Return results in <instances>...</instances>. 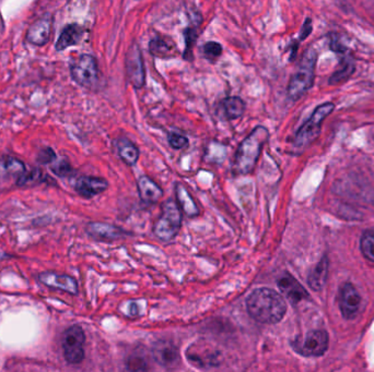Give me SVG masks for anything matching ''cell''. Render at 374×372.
<instances>
[{
  "instance_id": "cell-1",
  "label": "cell",
  "mask_w": 374,
  "mask_h": 372,
  "mask_svg": "<svg viewBox=\"0 0 374 372\" xmlns=\"http://www.w3.org/2000/svg\"><path fill=\"white\" fill-rule=\"evenodd\" d=\"M250 316L263 325H276L286 316L287 303L283 296L272 288H257L246 299Z\"/></svg>"
},
{
  "instance_id": "cell-2",
  "label": "cell",
  "mask_w": 374,
  "mask_h": 372,
  "mask_svg": "<svg viewBox=\"0 0 374 372\" xmlns=\"http://www.w3.org/2000/svg\"><path fill=\"white\" fill-rule=\"evenodd\" d=\"M267 128L258 126L244 139L235 154L233 172L238 175H249L254 172L263 146L267 142Z\"/></svg>"
},
{
  "instance_id": "cell-3",
  "label": "cell",
  "mask_w": 374,
  "mask_h": 372,
  "mask_svg": "<svg viewBox=\"0 0 374 372\" xmlns=\"http://www.w3.org/2000/svg\"><path fill=\"white\" fill-rule=\"evenodd\" d=\"M318 53L314 48H307L297 70L288 84V96L294 101L301 99L312 88L316 77Z\"/></svg>"
},
{
  "instance_id": "cell-4",
  "label": "cell",
  "mask_w": 374,
  "mask_h": 372,
  "mask_svg": "<svg viewBox=\"0 0 374 372\" xmlns=\"http://www.w3.org/2000/svg\"><path fill=\"white\" fill-rule=\"evenodd\" d=\"M182 225V213L173 200H168L162 205L160 218L153 226V234L162 242H171Z\"/></svg>"
},
{
  "instance_id": "cell-5",
  "label": "cell",
  "mask_w": 374,
  "mask_h": 372,
  "mask_svg": "<svg viewBox=\"0 0 374 372\" xmlns=\"http://www.w3.org/2000/svg\"><path fill=\"white\" fill-rule=\"evenodd\" d=\"M335 105L333 103L322 104L316 107V111L311 115V117L299 128V130L294 137V144L297 146H307L316 141L320 136L322 124L327 119V116L334 111Z\"/></svg>"
},
{
  "instance_id": "cell-6",
  "label": "cell",
  "mask_w": 374,
  "mask_h": 372,
  "mask_svg": "<svg viewBox=\"0 0 374 372\" xmlns=\"http://www.w3.org/2000/svg\"><path fill=\"white\" fill-rule=\"evenodd\" d=\"M70 75L72 80L82 88H96L100 80V70L98 62L91 55L82 54L70 65Z\"/></svg>"
},
{
  "instance_id": "cell-7",
  "label": "cell",
  "mask_w": 374,
  "mask_h": 372,
  "mask_svg": "<svg viewBox=\"0 0 374 372\" xmlns=\"http://www.w3.org/2000/svg\"><path fill=\"white\" fill-rule=\"evenodd\" d=\"M221 357V351L206 340H198L192 343L186 351L187 360L199 369L219 367Z\"/></svg>"
},
{
  "instance_id": "cell-8",
  "label": "cell",
  "mask_w": 374,
  "mask_h": 372,
  "mask_svg": "<svg viewBox=\"0 0 374 372\" xmlns=\"http://www.w3.org/2000/svg\"><path fill=\"white\" fill-rule=\"evenodd\" d=\"M86 334L82 327L72 325L63 333L62 347L65 360L69 364H79L85 359Z\"/></svg>"
},
{
  "instance_id": "cell-9",
  "label": "cell",
  "mask_w": 374,
  "mask_h": 372,
  "mask_svg": "<svg viewBox=\"0 0 374 372\" xmlns=\"http://www.w3.org/2000/svg\"><path fill=\"white\" fill-rule=\"evenodd\" d=\"M329 334L323 330L310 331L303 338L292 342V347L300 355L307 357L322 356L329 349Z\"/></svg>"
},
{
  "instance_id": "cell-10",
  "label": "cell",
  "mask_w": 374,
  "mask_h": 372,
  "mask_svg": "<svg viewBox=\"0 0 374 372\" xmlns=\"http://www.w3.org/2000/svg\"><path fill=\"white\" fill-rule=\"evenodd\" d=\"M126 77L135 89L140 90L146 81L144 59L140 46L133 44L126 54Z\"/></svg>"
},
{
  "instance_id": "cell-11",
  "label": "cell",
  "mask_w": 374,
  "mask_h": 372,
  "mask_svg": "<svg viewBox=\"0 0 374 372\" xmlns=\"http://www.w3.org/2000/svg\"><path fill=\"white\" fill-rule=\"evenodd\" d=\"M361 303L362 299L355 286L351 283L342 285L340 292V309L342 316L347 320L355 319L360 312Z\"/></svg>"
},
{
  "instance_id": "cell-12",
  "label": "cell",
  "mask_w": 374,
  "mask_h": 372,
  "mask_svg": "<svg viewBox=\"0 0 374 372\" xmlns=\"http://www.w3.org/2000/svg\"><path fill=\"white\" fill-rule=\"evenodd\" d=\"M153 359L157 364L164 368H174L179 362V351L172 340H159L153 344Z\"/></svg>"
},
{
  "instance_id": "cell-13",
  "label": "cell",
  "mask_w": 374,
  "mask_h": 372,
  "mask_svg": "<svg viewBox=\"0 0 374 372\" xmlns=\"http://www.w3.org/2000/svg\"><path fill=\"white\" fill-rule=\"evenodd\" d=\"M38 281L45 285L46 288L63 290V292H68L70 295H77L79 292L77 281L66 274L43 272V273L38 274Z\"/></svg>"
},
{
  "instance_id": "cell-14",
  "label": "cell",
  "mask_w": 374,
  "mask_h": 372,
  "mask_svg": "<svg viewBox=\"0 0 374 372\" xmlns=\"http://www.w3.org/2000/svg\"><path fill=\"white\" fill-rule=\"evenodd\" d=\"M87 234L94 238V240L99 242H116L120 240L127 235V231L120 229L118 226H114L112 224L99 223L94 222L89 223L86 227Z\"/></svg>"
},
{
  "instance_id": "cell-15",
  "label": "cell",
  "mask_w": 374,
  "mask_h": 372,
  "mask_svg": "<svg viewBox=\"0 0 374 372\" xmlns=\"http://www.w3.org/2000/svg\"><path fill=\"white\" fill-rule=\"evenodd\" d=\"M277 284H278L280 292L294 305H297L309 298L307 292L302 285L300 284L297 279L289 273L283 274L277 281Z\"/></svg>"
},
{
  "instance_id": "cell-16",
  "label": "cell",
  "mask_w": 374,
  "mask_h": 372,
  "mask_svg": "<svg viewBox=\"0 0 374 372\" xmlns=\"http://www.w3.org/2000/svg\"><path fill=\"white\" fill-rule=\"evenodd\" d=\"M109 183L104 178L94 176H81L76 181L75 190L79 196L86 199L96 197L107 190Z\"/></svg>"
},
{
  "instance_id": "cell-17",
  "label": "cell",
  "mask_w": 374,
  "mask_h": 372,
  "mask_svg": "<svg viewBox=\"0 0 374 372\" xmlns=\"http://www.w3.org/2000/svg\"><path fill=\"white\" fill-rule=\"evenodd\" d=\"M52 32V20L42 18L35 21L28 30L27 42L36 46H44L50 40Z\"/></svg>"
},
{
  "instance_id": "cell-18",
  "label": "cell",
  "mask_w": 374,
  "mask_h": 372,
  "mask_svg": "<svg viewBox=\"0 0 374 372\" xmlns=\"http://www.w3.org/2000/svg\"><path fill=\"white\" fill-rule=\"evenodd\" d=\"M137 187L140 199L148 205L159 202L164 196V191L160 186L148 176H142L137 181Z\"/></svg>"
},
{
  "instance_id": "cell-19",
  "label": "cell",
  "mask_w": 374,
  "mask_h": 372,
  "mask_svg": "<svg viewBox=\"0 0 374 372\" xmlns=\"http://www.w3.org/2000/svg\"><path fill=\"white\" fill-rule=\"evenodd\" d=\"M27 172L24 163L10 155L0 156V179H18Z\"/></svg>"
},
{
  "instance_id": "cell-20",
  "label": "cell",
  "mask_w": 374,
  "mask_h": 372,
  "mask_svg": "<svg viewBox=\"0 0 374 372\" xmlns=\"http://www.w3.org/2000/svg\"><path fill=\"white\" fill-rule=\"evenodd\" d=\"M83 33H85V30L79 24L72 23L65 27L63 32L59 35L56 45H55L56 51H65L70 46L77 45L78 43L82 40Z\"/></svg>"
},
{
  "instance_id": "cell-21",
  "label": "cell",
  "mask_w": 374,
  "mask_h": 372,
  "mask_svg": "<svg viewBox=\"0 0 374 372\" xmlns=\"http://www.w3.org/2000/svg\"><path fill=\"white\" fill-rule=\"evenodd\" d=\"M177 199L179 209L186 214L188 218H194L199 214L197 205L192 199V194L183 186L182 184L177 185Z\"/></svg>"
},
{
  "instance_id": "cell-22",
  "label": "cell",
  "mask_w": 374,
  "mask_h": 372,
  "mask_svg": "<svg viewBox=\"0 0 374 372\" xmlns=\"http://www.w3.org/2000/svg\"><path fill=\"white\" fill-rule=\"evenodd\" d=\"M329 271V261L327 258L322 259L320 264H316V268L310 272L307 277V283L310 288L314 290H321L325 285Z\"/></svg>"
},
{
  "instance_id": "cell-23",
  "label": "cell",
  "mask_w": 374,
  "mask_h": 372,
  "mask_svg": "<svg viewBox=\"0 0 374 372\" xmlns=\"http://www.w3.org/2000/svg\"><path fill=\"white\" fill-rule=\"evenodd\" d=\"M221 107L223 115L229 120L238 119L245 112V103L239 96H230L223 100Z\"/></svg>"
},
{
  "instance_id": "cell-24",
  "label": "cell",
  "mask_w": 374,
  "mask_h": 372,
  "mask_svg": "<svg viewBox=\"0 0 374 372\" xmlns=\"http://www.w3.org/2000/svg\"><path fill=\"white\" fill-rule=\"evenodd\" d=\"M118 151L120 159L127 165H135L140 159V150L127 139L118 140Z\"/></svg>"
},
{
  "instance_id": "cell-25",
  "label": "cell",
  "mask_w": 374,
  "mask_h": 372,
  "mask_svg": "<svg viewBox=\"0 0 374 372\" xmlns=\"http://www.w3.org/2000/svg\"><path fill=\"white\" fill-rule=\"evenodd\" d=\"M355 64L351 59H344L342 66L340 69L335 72L334 75H331L329 79V83L333 85L340 84V83L345 82L349 78L353 75L355 72Z\"/></svg>"
},
{
  "instance_id": "cell-26",
  "label": "cell",
  "mask_w": 374,
  "mask_h": 372,
  "mask_svg": "<svg viewBox=\"0 0 374 372\" xmlns=\"http://www.w3.org/2000/svg\"><path fill=\"white\" fill-rule=\"evenodd\" d=\"M149 51L151 55L158 58L170 57L172 53V46L162 38H157L151 40L149 44Z\"/></svg>"
},
{
  "instance_id": "cell-27",
  "label": "cell",
  "mask_w": 374,
  "mask_h": 372,
  "mask_svg": "<svg viewBox=\"0 0 374 372\" xmlns=\"http://www.w3.org/2000/svg\"><path fill=\"white\" fill-rule=\"evenodd\" d=\"M361 253L366 260L374 262V231H366L360 240Z\"/></svg>"
},
{
  "instance_id": "cell-28",
  "label": "cell",
  "mask_w": 374,
  "mask_h": 372,
  "mask_svg": "<svg viewBox=\"0 0 374 372\" xmlns=\"http://www.w3.org/2000/svg\"><path fill=\"white\" fill-rule=\"evenodd\" d=\"M44 174L40 170L25 172L21 177L16 179V185L20 187L33 186V185L41 184L44 181Z\"/></svg>"
},
{
  "instance_id": "cell-29",
  "label": "cell",
  "mask_w": 374,
  "mask_h": 372,
  "mask_svg": "<svg viewBox=\"0 0 374 372\" xmlns=\"http://www.w3.org/2000/svg\"><path fill=\"white\" fill-rule=\"evenodd\" d=\"M185 51H184V58L185 59H192V47H194V44H195L196 40H197V33H196V30L194 27H187L185 30Z\"/></svg>"
},
{
  "instance_id": "cell-30",
  "label": "cell",
  "mask_w": 374,
  "mask_h": 372,
  "mask_svg": "<svg viewBox=\"0 0 374 372\" xmlns=\"http://www.w3.org/2000/svg\"><path fill=\"white\" fill-rule=\"evenodd\" d=\"M126 366L129 371H144L148 369V364L144 356L133 355L126 362Z\"/></svg>"
},
{
  "instance_id": "cell-31",
  "label": "cell",
  "mask_w": 374,
  "mask_h": 372,
  "mask_svg": "<svg viewBox=\"0 0 374 372\" xmlns=\"http://www.w3.org/2000/svg\"><path fill=\"white\" fill-rule=\"evenodd\" d=\"M204 55L208 60L214 62V59L221 56L222 46L221 44L217 42H207L203 48Z\"/></svg>"
},
{
  "instance_id": "cell-32",
  "label": "cell",
  "mask_w": 374,
  "mask_h": 372,
  "mask_svg": "<svg viewBox=\"0 0 374 372\" xmlns=\"http://www.w3.org/2000/svg\"><path fill=\"white\" fill-rule=\"evenodd\" d=\"M51 170L55 175L59 176V177H68V176L74 173V170H72L70 163L66 160L55 163L54 165L51 166Z\"/></svg>"
},
{
  "instance_id": "cell-33",
  "label": "cell",
  "mask_w": 374,
  "mask_h": 372,
  "mask_svg": "<svg viewBox=\"0 0 374 372\" xmlns=\"http://www.w3.org/2000/svg\"><path fill=\"white\" fill-rule=\"evenodd\" d=\"M168 144L173 148L174 150L184 149L185 146L188 144V139L186 137L179 135L177 132H171L168 135Z\"/></svg>"
},
{
  "instance_id": "cell-34",
  "label": "cell",
  "mask_w": 374,
  "mask_h": 372,
  "mask_svg": "<svg viewBox=\"0 0 374 372\" xmlns=\"http://www.w3.org/2000/svg\"><path fill=\"white\" fill-rule=\"evenodd\" d=\"M56 160V153L51 148H45L38 153V161L41 164H50Z\"/></svg>"
},
{
  "instance_id": "cell-35",
  "label": "cell",
  "mask_w": 374,
  "mask_h": 372,
  "mask_svg": "<svg viewBox=\"0 0 374 372\" xmlns=\"http://www.w3.org/2000/svg\"><path fill=\"white\" fill-rule=\"evenodd\" d=\"M311 31H312V22H311L310 19H307L305 24H303L302 31L300 33V40H302L307 38Z\"/></svg>"
},
{
  "instance_id": "cell-36",
  "label": "cell",
  "mask_w": 374,
  "mask_h": 372,
  "mask_svg": "<svg viewBox=\"0 0 374 372\" xmlns=\"http://www.w3.org/2000/svg\"><path fill=\"white\" fill-rule=\"evenodd\" d=\"M129 307H131V309H129V311H131V316H136L137 314H138V308H137V303H129Z\"/></svg>"
}]
</instances>
